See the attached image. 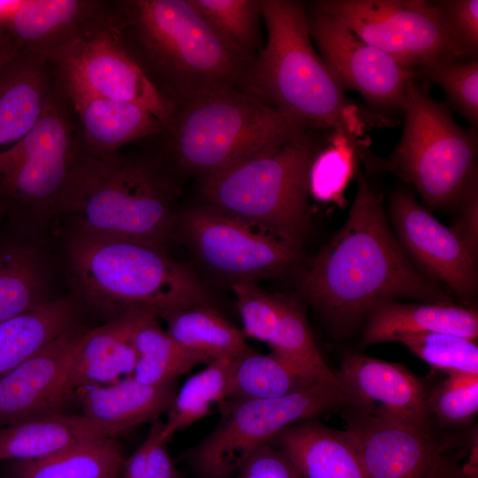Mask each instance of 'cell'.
Returning <instances> with one entry per match:
<instances>
[{
    "instance_id": "30bf717a",
    "label": "cell",
    "mask_w": 478,
    "mask_h": 478,
    "mask_svg": "<svg viewBox=\"0 0 478 478\" xmlns=\"http://www.w3.org/2000/svg\"><path fill=\"white\" fill-rule=\"evenodd\" d=\"M215 428L183 458L203 478H227L262 444L300 421L347 406L339 384L326 382L282 397L224 401Z\"/></svg>"
},
{
    "instance_id": "7c38bea8",
    "label": "cell",
    "mask_w": 478,
    "mask_h": 478,
    "mask_svg": "<svg viewBox=\"0 0 478 478\" xmlns=\"http://www.w3.org/2000/svg\"><path fill=\"white\" fill-rule=\"evenodd\" d=\"M108 16L50 56L55 82L63 89L143 107L165 127L173 106L158 94L127 53L111 28Z\"/></svg>"
},
{
    "instance_id": "e0dca14e",
    "label": "cell",
    "mask_w": 478,
    "mask_h": 478,
    "mask_svg": "<svg viewBox=\"0 0 478 478\" xmlns=\"http://www.w3.org/2000/svg\"><path fill=\"white\" fill-rule=\"evenodd\" d=\"M335 375L346 407L381 420L433 429L428 387L405 366L347 353Z\"/></svg>"
},
{
    "instance_id": "ac0fdd59",
    "label": "cell",
    "mask_w": 478,
    "mask_h": 478,
    "mask_svg": "<svg viewBox=\"0 0 478 478\" xmlns=\"http://www.w3.org/2000/svg\"><path fill=\"white\" fill-rule=\"evenodd\" d=\"M82 331L71 329L0 377V426L60 412L71 398L66 389L67 367Z\"/></svg>"
},
{
    "instance_id": "60d3db41",
    "label": "cell",
    "mask_w": 478,
    "mask_h": 478,
    "mask_svg": "<svg viewBox=\"0 0 478 478\" xmlns=\"http://www.w3.org/2000/svg\"><path fill=\"white\" fill-rule=\"evenodd\" d=\"M163 428L159 418L152 421L145 440L125 459L119 478H179L168 442L162 438Z\"/></svg>"
},
{
    "instance_id": "7a4b0ae2",
    "label": "cell",
    "mask_w": 478,
    "mask_h": 478,
    "mask_svg": "<svg viewBox=\"0 0 478 478\" xmlns=\"http://www.w3.org/2000/svg\"><path fill=\"white\" fill-rule=\"evenodd\" d=\"M108 22L158 94L173 106L200 94L243 88L250 64L189 0H115Z\"/></svg>"
},
{
    "instance_id": "484cf974",
    "label": "cell",
    "mask_w": 478,
    "mask_h": 478,
    "mask_svg": "<svg viewBox=\"0 0 478 478\" xmlns=\"http://www.w3.org/2000/svg\"><path fill=\"white\" fill-rule=\"evenodd\" d=\"M176 392L175 382L146 385L129 375L110 384L80 389L73 397L83 415L130 431L168 412Z\"/></svg>"
},
{
    "instance_id": "8fae6325",
    "label": "cell",
    "mask_w": 478,
    "mask_h": 478,
    "mask_svg": "<svg viewBox=\"0 0 478 478\" xmlns=\"http://www.w3.org/2000/svg\"><path fill=\"white\" fill-rule=\"evenodd\" d=\"M312 4L419 74L462 59L435 1L320 0Z\"/></svg>"
},
{
    "instance_id": "9a60e30c",
    "label": "cell",
    "mask_w": 478,
    "mask_h": 478,
    "mask_svg": "<svg viewBox=\"0 0 478 478\" xmlns=\"http://www.w3.org/2000/svg\"><path fill=\"white\" fill-rule=\"evenodd\" d=\"M390 219L397 239L409 257L433 278L465 300L477 293V253L451 227L443 225L407 189L389 197Z\"/></svg>"
},
{
    "instance_id": "1f68e13d",
    "label": "cell",
    "mask_w": 478,
    "mask_h": 478,
    "mask_svg": "<svg viewBox=\"0 0 478 478\" xmlns=\"http://www.w3.org/2000/svg\"><path fill=\"white\" fill-rule=\"evenodd\" d=\"M320 382L274 352H252L238 360L224 401L282 397Z\"/></svg>"
},
{
    "instance_id": "7402d4cb",
    "label": "cell",
    "mask_w": 478,
    "mask_h": 478,
    "mask_svg": "<svg viewBox=\"0 0 478 478\" xmlns=\"http://www.w3.org/2000/svg\"><path fill=\"white\" fill-rule=\"evenodd\" d=\"M268 443L289 459L302 478H366L350 434L317 418L287 428Z\"/></svg>"
},
{
    "instance_id": "603a6c76",
    "label": "cell",
    "mask_w": 478,
    "mask_h": 478,
    "mask_svg": "<svg viewBox=\"0 0 478 478\" xmlns=\"http://www.w3.org/2000/svg\"><path fill=\"white\" fill-rule=\"evenodd\" d=\"M54 84L50 65L43 58L17 52L0 64V151L35 127Z\"/></svg>"
},
{
    "instance_id": "4316f807",
    "label": "cell",
    "mask_w": 478,
    "mask_h": 478,
    "mask_svg": "<svg viewBox=\"0 0 478 478\" xmlns=\"http://www.w3.org/2000/svg\"><path fill=\"white\" fill-rule=\"evenodd\" d=\"M78 305L69 297L42 305L0 322V377L75 328Z\"/></svg>"
},
{
    "instance_id": "ffe728a7",
    "label": "cell",
    "mask_w": 478,
    "mask_h": 478,
    "mask_svg": "<svg viewBox=\"0 0 478 478\" xmlns=\"http://www.w3.org/2000/svg\"><path fill=\"white\" fill-rule=\"evenodd\" d=\"M56 85L73 112L86 150L93 154H112L164 131L162 122L143 107Z\"/></svg>"
},
{
    "instance_id": "ab89813d",
    "label": "cell",
    "mask_w": 478,
    "mask_h": 478,
    "mask_svg": "<svg viewBox=\"0 0 478 478\" xmlns=\"http://www.w3.org/2000/svg\"><path fill=\"white\" fill-rule=\"evenodd\" d=\"M236 298L244 333L254 339L271 342L280 318L278 295L262 290L251 281H235L231 284Z\"/></svg>"
},
{
    "instance_id": "52a82bcc",
    "label": "cell",
    "mask_w": 478,
    "mask_h": 478,
    "mask_svg": "<svg viewBox=\"0 0 478 478\" xmlns=\"http://www.w3.org/2000/svg\"><path fill=\"white\" fill-rule=\"evenodd\" d=\"M320 146L310 133L201 179L210 204L299 250L309 232L308 173Z\"/></svg>"
},
{
    "instance_id": "b9f144b4",
    "label": "cell",
    "mask_w": 478,
    "mask_h": 478,
    "mask_svg": "<svg viewBox=\"0 0 478 478\" xmlns=\"http://www.w3.org/2000/svg\"><path fill=\"white\" fill-rule=\"evenodd\" d=\"M446 31L461 58L478 52V1H435Z\"/></svg>"
},
{
    "instance_id": "ee69618b",
    "label": "cell",
    "mask_w": 478,
    "mask_h": 478,
    "mask_svg": "<svg viewBox=\"0 0 478 478\" xmlns=\"http://www.w3.org/2000/svg\"><path fill=\"white\" fill-rule=\"evenodd\" d=\"M459 206L460 212L451 227L461 236L469 248L477 253V193L468 197Z\"/></svg>"
},
{
    "instance_id": "4fadbf2b",
    "label": "cell",
    "mask_w": 478,
    "mask_h": 478,
    "mask_svg": "<svg viewBox=\"0 0 478 478\" xmlns=\"http://www.w3.org/2000/svg\"><path fill=\"white\" fill-rule=\"evenodd\" d=\"M181 216L183 235L201 263L232 282L280 276L299 262V250L210 204Z\"/></svg>"
},
{
    "instance_id": "9c48e42d",
    "label": "cell",
    "mask_w": 478,
    "mask_h": 478,
    "mask_svg": "<svg viewBox=\"0 0 478 478\" xmlns=\"http://www.w3.org/2000/svg\"><path fill=\"white\" fill-rule=\"evenodd\" d=\"M85 150L73 112L56 85L35 127L0 151V202L22 222L60 215Z\"/></svg>"
},
{
    "instance_id": "7bdbcfd3",
    "label": "cell",
    "mask_w": 478,
    "mask_h": 478,
    "mask_svg": "<svg viewBox=\"0 0 478 478\" xmlns=\"http://www.w3.org/2000/svg\"><path fill=\"white\" fill-rule=\"evenodd\" d=\"M236 474V478H302L289 459L271 443L253 451Z\"/></svg>"
},
{
    "instance_id": "4dcf8cb0",
    "label": "cell",
    "mask_w": 478,
    "mask_h": 478,
    "mask_svg": "<svg viewBox=\"0 0 478 478\" xmlns=\"http://www.w3.org/2000/svg\"><path fill=\"white\" fill-rule=\"evenodd\" d=\"M163 318L167 322L166 332L177 343L210 360L241 358L254 352L243 334L208 304L181 309Z\"/></svg>"
},
{
    "instance_id": "836d02e7",
    "label": "cell",
    "mask_w": 478,
    "mask_h": 478,
    "mask_svg": "<svg viewBox=\"0 0 478 478\" xmlns=\"http://www.w3.org/2000/svg\"><path fill=\"white\" fill-rule=\"evenodd\" d=\"M220 39L251 64L260 50L261 0H189Z\"/></svg>"
},
{
    "instance_id": "ba28073f",
    "label": "cell",
    "mask_w": 478,
    "mask_h": 478,
    "mask_svg": "<svg viewBox=\"0 0 478 478\" xmlns=\"http://www.w3.org/2000/svg\"><path fill=\"white\" fill-rule=\"evenodd\" d=\"M403 112L405 126L391 159L423 202L446 209L477 193V131L459 126L416 80L407 87Z\"/></svg>"
},
{
    "instance_id": "d6a6232c",
    "label": "cell",
    "mask_w": 478,
    "mask_h": 478,
    "mask_svg": "<svg viewBox=\"0 0 478 478\" xmlns=\"http://www.w3.org/2000/svg\"><path fill=\"white\" fill-rule=\"evenodd\" d=\"M239 359H213L184 382L167 412L162 431L164 440L168 442L175 433L204 418L213 404L226 399Z\"/></svg>"
},
{
    "instance_id": "8d00e7d4",
    "label": "cell",
    "mask_w": 478,
    "mask_h": 478,
    "mask_svg": "<svg viewBox=\"0 0 478 478\" xmlns=\"http://www.w3.org/2000/svg\"><path fill=\"white\" fill-rule=\"evenodd\" d=\"M427 403L432 422L442 427L469 424L478 412V374H446L433 388H427Z\"/></svg>"
},
{
    "instance_id": "2e32d148",
    "label": "cell",
    "mask_w": 478,
    "mask_h": 478,
    "mask_svg": "<svg viewBox=\"0 0 478 478\" xmlns=\"http://www.w3.org/2000/svg\"><path fill=\"white\" fill-rule=\"evenodd\" d=\"M366 478H438L447 443L432 428L410 426L343 409Z\"/></svg>"
},
{
    "instance_id": "8992f818",
    "label": "cell",
    "mask_w": 478,
    "mask_h": 478,
    "mask_svg": "<svg viewBox=\"0 0 478 478\" xmlns=\"http://www.w3.org/2000/svg\"><path fill=\"white\" fill-rule=\"evenodd\" d=\"M66 255L80 296L112 317L141 309L163 318L208 304L209 294L197 275L163 248L73 231Z\"/></svg>"
},
{
    "instance_id": "c3c4849f",
    "label": "cell",
    "mask_w": 478,
    "mask_h": 478,
    "mask_svg": "<svg viewBox=\"0 0 478 478\" xmlns=\"http://www.w3.org/2000/svg\"><path fill=\"white\" fill-rule=\"evenodd\" d=\"M5 215H6V210L0 202V221L5 217Z\"/></svg>"
},
{
    "instance_id": "3957f363",
    "label": "cell",
    "mask_w": 478,
    "mask_h": 478,
    "mask_svg": "<svg viewBox=\"0 0 478 478\" xmlns=\"http://www.w3.org/2000/svg\"><path fill=\"white\" fill-rule=\"evenodd\" d=\"M173 173L160 155L85 148L60 215L70 217L73 231L163 248L178 223Z\"/></svg>"
},
{
    "instance_id": "f6af8a7d",
    "label": "cell",
    "mask_w": 478,
    "mask_h": 478,
    "mask_svg": "<svg viewBox=\"0 0 478 478\" xmlns=\"http://www.w3.org/2000/svg\"><path fill=\"white\" fill-rule=\"evenodd\" d=\"M438 478H478V470L466 468L445 453Z\"/></svg>"
},
{
    "instance_id": "7dc6e473",
    "label": "cell",
    "mask_w": 478,
    "mask_h": 478,
    "mask_svg": "<svg viewBox=\"0 0 478 478\" xmlns=\"http://www.w3.org/2000/svg\"><path fill=\"white\" fill-rule=\"evenodd\" d=\"M16 52L12 49L5 33L0 28V64L12 58Z\"/></svg>"
},
{
    "instance_id": "d6986e66",
    "label": "cell",
    "mask_w": 478,
    "mask_h": 478,
    "mask_svg": "<svg viewBox=\"0 0 478 478\" xmlns=\"http://www.w3.org/2000/svg\"><path fill=\"white\" fill-rule=\"evenodd\" d=\"M110 1L22 0L2 28L12 49L48 61L57 50L104 21Z\"/></svg>"
},
{
    "instance_id": "44dd1931",
    "label": "cell",
    "mask_w": 478,
    "mask_h": 478,
    "mask_svg": "<svg viewBox=\"0 0 478 478\" xmlns=\"http://www.w3.org/2000/svg\"><path fill=\"white\" fill-rule=\"evenodd\" d=\"M134 310L82 331L66 372V389L71 398L80 389L110 384L132 375L137 359L132 342Z\"/></svg>"
},
{
    "instance_id": "f1b7e54d",
    "label": "cell",
    "mask_w": 478,
    "mask_h": 478,
    "mask_svg": "<svg viewBox=\"0 0 478 478\" xmlns=\"http://www.w3.org/2000/svg\"><path fill=\"white\" fill-rule=\"evenodd\" d=\"M157 315L134 310L132 342L137 356L132 376L146 385H164L189 372L195 366L208 364V358L177 343L157 320Z\"/></svg>"
},
{
    "instance_id": "cb8c5ba5",
    "label": "cell",
    "mask_w": 478,
    "mask_h": 478,
    "mask_svg": "<svg viewBox=\"0 0 478 478\" xmlns=\"http://www.w3.org/2000/svg\"><path fill=\"white\" fill-rule=\"evenodd\" d=\"M127 432L82 413L42 415L0 429V461L37 459L86 441L115 438Z\"/></svg>"
},
{
    "instance_id": "5b68a950",
    "label": "cell",
    "mask_w": 478,
    "mask_h": 478,
    "mask_svg": "<svg viewBox=\"0 0 478 478\" xmlns=\"http://www.w3.org/2000/svg\"><path fill=\"white\" fill-rule=\"evenodd\" d=\"M312 128L241 88L196 96L175 106L159 137L173 172L200 178L274 150Z\"/></svg>"
},
{
    "instance_id": "6da1fadb",
    "label": "cell",
    "mask_w": 478,
    "mask_h": 478,
    "mask_svg": "<svg viewBox=\"0 0 478 478\" xmlns=\"http://www.w3.org/2000/svg\"><path fill=\"white\" fill-rule=\"evenodd\" d=\"M357 184L343 225L313 258L300 287L338 336L351 334L386 301L451 303L443 287L411 260L389 227L380 197L360 172Z\"/></svg>"
},
{
    "instance_id": "83f0119b",
    "label": "cell",
    "mask_w": 478,
    "mask_h": 478,
    "mask_svg": "<svg viewBox=\"0 0 478 478\" xmlns=\"http://www.w3.org/2000/svg\"><path fill=\"white\" fill-rule=\"evenodd\" d=\"M46 283L36 247L19 231L0 233V322L49 301Z\"/></svg>"
},
{
    "instance_id": "f35d334b",
    "label": "cell",
    "mask_w": 478,
    "mask_h": 478,
    "mask_svg": "<svg viewBox=\"0 0 478 478\" xmlns=\"http://www.w3.org/2000/svg\"><path fill=\"white\" fill-rule=\"evenodd\" d=\"M437 83L449 101L470 123L478 128V61L454 60L438 64L423 73Z\"/></svg>"
},
{
    "instance_id": "277c9868",
    "label": "cell",
    "mask_w": 478,
    "mask_h": 478,
    "mask_svg": "<svg viewBox=\"0 0 478 478\" xmlns=\"http://www.w3.org/2000/svg\"><path fill=\"white\" fill-rule=\"evenodd\" d=\"M261 15L267 41L243 89L310 128L330 129L352 141L361 137L364 116L312 47L305 4L261 0Z\"/></svg>"
},
{
    "instance_id": "d4e9b609",
    "label": "cell",
    "mask_w": 478,
    "mask_h": 478,
    "mask_svg": "<svg viewBox=\"0 0 478 478\" xmlns=\"http://www.w3.org/2000/svg\"><path fill=\"white\" fill-rule=\"evenodd\" d=\"M362 344L393 342L402 333L443 332L475 341L477 311L451 303L407 304L389 300L377 305L366 316Z\"/></svg>"
},
{
    "instance_id": "bcb514c9",
    "label": "cell",
    "mask_w": 478,
    "mask_h": 478,
    "mask_svg": "<svg viewBox=\"0 0 478 478\" xmlns=\"http://www.w3.org/2000/svg\"><path fill=\"white\" fill-rule=\"evenodd\" d=\"M22 0H0V28H4L12 19Z\"/></svg>"
},
{
    "instance_id": "74e56055",
    "label": "cell",
    "mask_w": 478,
    "mask_h": 478,
    "mask_svg": "<svg viewBox=\"0 0 478 478\" xmlns=\"http://www.w3.org/2000/svg\"><path fill=\"white\" fill-rule=\"evenodd\" d=\"M331 144L320 150L308 173L309 193L322 203L341 204L348 181L354 173V141L334 133Z\"/></svg>"
},
{
    "instance_id": "e575fe53",
    "label": "cell",
    "mask_w": 478,
    "mask_h": 478,
    "mask_svg": "<svg viewBox=\"0 0 478 478\" xmlns=\"http://www.w3.org/2000/svg\"><path fill=\"white\" fill-rule=\"evenodd\" d=\"M280 318L274 336L268 343L272 352L322 382L339 384L324 360L298 304L278 296Z\"/></svg>"
},
{
    "instance_id": "d590c367",
    "label": "cell",
    "mask_w": 478,
    "mask_h": 478,
    "mask_svg": "<svg viewBox=\"0 0 478 478\" xmlns=\"http://www.w3.org/2000/svg\"><path fill=\"white\" fill-rule=\"evenodd\" d=\"M398 342L430 366L445 374H478V346L474 340L443 332L397 335Z\"/></svg>"
},
{
    "instance_id": "5bb4252c",
    "label": "cell",
    "mask_w": 478,
    "mask_h": 478,
    "mask_svg": "<svg viewBox=\"0 0 478 478\" xmlns=\"http://www.w3.org/2000/svg\"><path fill=\"white\" fill-rule=\"evenodd\" d=\"M306 11L311 39L343 90L358 92L374 110L403 111L407 87L420 74L312 4Z\"/></svg>"
},
{
    "instance_id": "f546056e",
    "label": "cell",
    "mask_w": 478,
    "mask_h": 478,
    "mask_svg": "<svg viewBox=\"0 0 478 478\" xmlns=\"http://www.w3.org/2000/svg\"><path fill=\"white\" fill-rule=\"evenodd\" d=\"M114 438L83 442L50 456L10 461L11 478H119L125 462Z\"/></svg>"
}]
</instances>
